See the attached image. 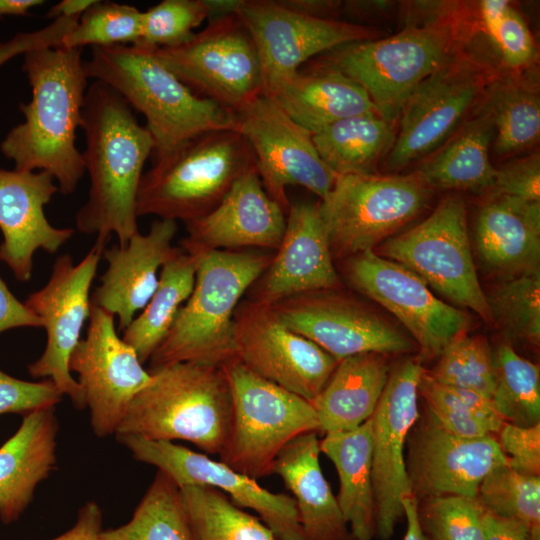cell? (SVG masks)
Wrapping results in <instances>:
<instances>
[{
  "label": "cell",
  "mask_w": 540,
  "mask_h": 540,
  "mask_svg": "<svg viewBox=\"0 0 540 540\" xmlns=\"http://www.w3.org/2000/svg\"><path fill=\"white\" fill-rule=\"evenodd\" d=\"M406 471L417 501L446 495L476 498L482 480L507 465L495 435L462 438L426 414L410 430Z\"/></svg>",
  "instance_id": "obj_22"
},
{
  "label": "cell",
  "mask_w": 540,
  "mask_h": 540,
  "mask_svg": "<svg viewBox=\"0 0 540 540\" xmlns=\"http://www.w3.org/2000/svg\"><path fill=\"white\" fill-rule=\"evenodd\" d=\"M191 255L196 257L194 288L152 353L150 369L179 362L223 367L235 360L234 312L274 256L243 249Z\"/></svg>",
  "instance_id": "obj_5"
},
{
  "label": "cell",
  "mask_w": 540,
  "mask_h": 540,
  "mask_svg": "<svg viewBox=\"0 0 540 540\" xmlns=\"http://www.w3.org/2000/svg\"><path fill=\"white\" fill-rule=\"evenodd\" d=\"M22 70L31 100L19 105L24 121L7 133L0 150L14 162V169L47 172L59 192L70 195L85 173L75 144L88 88L82 49L59 46L29 51L23 55Z\"/></svg>",
  "instance_id": "obj_3"
},
{
  "label": "cell",
  "mask_w": 540,
  "mask_h": 540,
  "mask_svg": "<svg viewBox=\"0 0 540 540\" xmlns=\"http://www.w3.org/2000/svg\"><path fill=\"white\" fill-rule=\"evenodd\" d=\"M477 500L489 513L526 525L540 537V477L503 465L480 483Z\"/></svg>",
  "instance_id": "obj_43"
},
{
  "label": "cell",
  "mask_w": 540,
  "mask_h": 540,
  "mask_svg": "<svg viewBox=\"0 0 540 540\" xmlns=\"http://www.w3.org/2000/svg\"><path fill=\"white\" fill-rule=\"evenodd\" d=\"M19 327H42V322L12 294L0 276V333Z\"/></svg>",
  "instance_id": "obj_52"
},
{
  "label": "cell",
  "mask_w": 540,
  "mask_h": 540,
  "mask_svg": "<svg viewBox=\"0 0 540 540\" xmlns=\"http://www.w3.org/2000/svg\"><path fill=\"white\" fill-rule=\"evenodd\" d=\"M492 120L493 149L509 156L535 145L540 135V93L532 66L521 71L499 68L479 105Z\"/></svg>",
  "instance_id": "obj_33"
},
{
  "label": "cell",
  "mask_w": 540,
  "mask_h": 540,
  "mask_svg": "<svg viewBox=\"0 0 540 540\" xmlns=\"http://www.w3.org/2000/svg\"><path fill=\"white\" fill-rule=\"evenodd\" d=\"M433 189L419 170L337 176L318 202L333 259L374 250L424 210Z\"/></svg>",
  "instance_id": "obj_9"
},
{
  "label": "cell",
  "mask_w": 540,
  "mask_h": 540,
  "mask_svg": "<svg viewBox=\"0 0 540 540\" xmlns=\"http://www.w3.org/2000/svg\"><path fill=\"white\" fill-rule=\"evenodd\" d=\"M418 394L425 401L426 415L458 437L495 435L505 423L491 399L472 391L440 384L426 371L421 376Z\"/></svg>",
  "instance_id": "obj_38"
},
{
  "label": "cell",
  "mask_w": 540,
  "mask_h": 540,
  "mask_svg": "<svg viewBox=\"0 0 540 540\" xmlns=\"http://www.w3.org/2000/svg\"><path fill=\"white\" fill-rule=\"evenodd\" d=\"M208 20L184 44L157 48L155 53L195 94L234 112L262 94L259 53L236 13Z\"/></svg>",
  "instance_id": "obj_12"
},
{
  "label": "cell",
  "mask_w": 540,
  "mask_h": 540,
  "mask_svg": "<svg viewBox=\"0 0 540 540\" xmlns=\"http://www.w3.org/2000/svg\"><path fill=\"white\" fill-rule=\"evenodd\" d=\"M473 43L428 77L408 99L384 159L386 171L393 174L431 154L478 108L499 68Z\"/></svg>",
  "instance_id": "obj_10"
},
{
  "label": "cell",
  "mask_w": 540,
  "mask_h": 540,
  "mask_svg": "<svg viewBox=\"0 0 540 540\" xmlns=\"http://www.w3.org/2000/svg\"><path fill=\"white\" fill-rule=\"evenodd\" d=\"M209 17L206 0H163L143 12L141 35L135 45L153 49L182 45Z\"/></svg>",
  "instance_id": "obj_47"
},
{
  "label": "cell",
  "mask_w": 540,
  "mask_h": 540,
  "mask_svg": "<svg viewBox=\"0 0 540 540\" xmlns=\"http://www.w3.org/2000/svg\"><path fill=\"white\" fill-rule=\"evenodd\" d=\"M474 12L478 30L486 36L502 69L521 71L535 66V39L510 1L482 0L475 5Z\"/></svg>",
  "instance_id": "obj_41"
},
{
  "label": "cell",
  "mask_w": 540,
  "mask_h": 540,
  "mask_svg": "<svg viewBox=\"0 0 540 540\" xmlns=\"http://www.w3.org/2000/svg\"><path fill=\"white\" fill-rule=\"evenodd\" d=\"M241 0H206L210 9V18L236 13Z\"/></svg>",
  "instance_id": "obj_59"
},
{
  "label": "cell",
  "mask_w": 540,
  "mask_h": 540,
  "mask_svg": "<svg viewBox=\"0 0 540 540\" xmlns=\"http://www.w3.org/2000/svg\"><path fill=\"white\" fill-rule=\"evenodd\" d=\"M497 385L492 401L506 423L532 426L540 423L539 366L521 357L509 344L493 355Z\"/></svg>",
  "instance_id": "obj_40"
},
{
  "label": "cell",
  "mask_w": 540,
  "mask_h": 540,
  "mask_svg": "<svg viewBox=\"0 0 540 540\" xmlns=\"http://www.w3.org/2000/svg\"><path fill=\"white\" fill-rule=\"evenodd\" d=\"M233 129L250 144L266 193L286 214L288 186H302L320 200L333 188L337 175L318 155L312 134L270 97L260 94L234 111Z\"/></svg>",
  "instance_id": "obj_14"
},
{
  "label": "cell",
  "mask_w": 540,
  "mask_h": 540,
  "mask_svg": "<svg viewBox=\"0 0 540 540\" xmlns=\"http://www.w3.org/2000/svg\"><path fill=\"white\" fill-rule=\"evenodd\" d=\"M135 459L166 473L179 487L203 484L225 493L240 508L257 512L277 540H304L293 497L273 493L220 461L169 441L116 435Z\"/></svg>",
  "instance_id": "obj_20"
},
{
  "label": "cell",
  "mask_w": 540,
  "mask_h": 540,
  "mask_svg": "<svg viewBox=\"0 0 540 540\" xmlns=\"http://www.w3.org/2000/svg\"><path fill=\"white\" fill-rule=\"evenodd\" d=\"M115 317L91 305L86 337L74 349L69 369L78 375L93 432H116L130 402L152 380L135 350L122 340Z\"/></svg>",
  "instance_id": "obj_19"
},
{
  "label": "cell",
  "mask_w": 540,
  "mask_h": 540,
  "mask_svg": "<svg viewBox=\"0 0 540 540\" xmlns=\"http://www.w3.org/2000/svg\"><path fill=\"white\" fill-rule=\"evenodd\" d=\"M84 68L88 78L107 84L144 115L154 142L152 164L201 134L234 128L232 110L195 94L153 48L135 44L93 47Z\"/></svg>",
  "instance_id": "obj_4"
},
{
  "label": "cell",
  "mask_w": 540,
  "mask_h": 540,
  "mask_svg": "<svg viewBox=\"0 0 540 540\" xmlns=\"http://www.w3.org/2000/svg\"><path fill=\"white\" fill-rule=\"evenodd\" d=\"M143 11L133 5L95 1L64 37L61 46L107 47L136 44L141 35Z\"/></svg>",
  "instance_id": "obj_45"
},
{
  "label": "cell",
  "mask_w": 540,
  "mask_h": 540,
  "mask_svg": "<svg viewBox=\"0 0 540 540\" xmlns=\"http://www.w3.org/2000/svg\"><path fill=\"white\" fill-rule=\"evenodd\" d=\"M102 532V511L94 501L85 503L78 512L75 525L53 540H99Z\"/></svg>",
  "instance_id": "obj_53"
},
{
  "label": "cell",
  "mask_w": 540,
  "mask_h": 540,
  "mask_svg": "<svg viewBox=\"0 0 540 540\" xmlns=\"http://www.w3.org/2000/svg\"><path fill=\"white\" fill-rule=\"evenodd\" d=\"M236 359L247 369L308 401L324 388L339 360L288 328L271 305L241 300L234 312Z\"/></svg>",
  "instance_id": "obj_15"
},
{
  "label": "cell",
  "mask_w": 540,
  "mask_h": 540,
  "mask_svg": "<svg viewBox=\"0 0 540 540\" xmlns=\"http://www.w3.org/2000/svg\"><path fill=\"white\" fill-rule=\"evenodd\" d=\"M376 253L405 266L447 299L493 323L473 261L466 207L460 196L442 199L427 218L383 241Z\"/></svg>",
  "instance_id": "obj_11"
},
{
  "label": "cell",
  "mask_w": 540,
  "mask_h": 540,
  "mask_svg": "<svg viewBox=\"0 0 540 540\" xmlns=\"http://www.w3.org/2000/svg\"><path fill=\"white\" fill-rule=\"evenodd\" d=\"M178 223L154 221L146 234L135 233L126 246L113 245L103 251L107 268L91 295V305L118 318L125 328L142 311L155 292L161 267L179 247L172 246Z\"/></svg>",
  "instance_id": "obj_26"
},
{
  "label": "cell",
  "mask_w": 540,
  "mask_h": 540,
  "mask_svg": "<svg viewBox=\"0 0 540 540\" xmlns=\"http://www.w3.org/2000/svg\"><path fill=\"white\" fill-rule=\"evenodd\" d=\"M102 254L93 246L76 265L69 254L57 257L47 283L24 302L40 318L47 334L45 349L28 365V372L34 378L51 380L77 409L86 408V403L80 384L71 375L69 361L89 319L90 289Z\"/></svg>",
  "instance_id": "obj_13"
},
{
  "label": "cell",
  "mask_w": 540,
  "mask_h": 540,
  "mask_svg": "<svg viewBox=\"0 0 540 540\" xmlns=\"http://www.w3.org/2000/svg\"><path fill=\"white\" fill-rule=\"evenodd\" d=\"M80 128L90 186L87 201L76 213V228L96 234L93 246L102 251L112 235L118 246H126L138 232L137 196L153 139L127 101L100 81L87 88Z\"/></svg>",
  "instance_id": "obj_1"
},
{
  "label": "cell",
  "mask_w": 540,
  "mask_h": 540,
  "mask_svg": "<svg viewBox=\"0 0 540 540\" xmlns=\"http://www.w3.org/2000/svg\"><path fill=\"white\" fill-rule=\"evenodd\" d=\"M44 3L42 0H0V19L5 16H24Z\"/></svg>",
  "instance_id": "obj_58"
},
{
  "label": "cell",
  "mask_w": 540,
  "mask_h": 540,
  "mask_svg": "<svg viewBox=\"0 0 540 540\" xmlns=\"http://www.w3.org/2000/svg\"><path fill=\"white\" fill-rule=\"evenodd\" d=\"M384 354L341 359L321 392L310 401L320 432L353 430L372 417L389 378Z\"/></svg>",
  "instance_id": "obj_31"
},
{
  "label": "cell",
  "mask_w": 540,
  "mask_h": 540,
  "mask_svg": "<svg viewBox=\"0 0 540 540\" xmlns=\"http://www.w3.org/2000/svg\"><path fill=\"white\" fill-rule=\"evenodd\" d=\"M475 242L484 267L504 279L540 271V201L489 195Z\"/></svg>",
  "instance_id": "obj_27"
},
{
  "label": "cell",
  "mask_w": 540,
  "mask_h": 540,
  "mask_svg": "<svg viewBox=\"0 0 540 540\" xmlns=\"http://www.w3.org/2000/svg\"><path fill=\"white\" fill-rule=\"evenodd\" d=\"M421 20L398 33L335 48L323 66L361 85L380 115L394 121L415 90L469 46L477 34L474 11L463 3L433 2Z\"/></svg>",
  "instance_id": "obj_2"
},
{
  "label": "cell",
  "mask_w": 540,
  "mask_h": 540,
  "mask_svg": "<svg viewBox=\"0 0 540 540\" xmlns=\"http://www.w3.org/2000/svg\"><path fill=\"white\" fill-rule=\"evenodd\" d=\"M494 127L478 108L418 169L433 188L489 191L496 168L489 158Z\"/></svg>",
  "instance_id": "obj_34"
},
{
  "label": "cell",
  "mask_w": 540,
  "mask_h": 540,
  "mask_svg": "<svg viewBox=\"0 0 540 540\" xmlns=\"http://www.w3.org/2000/svg\"><path fill=\"white\" fill-rule=\"evenodd\" d=\"M195 276L196 257L181 247L161 267L155 292L122 336L142 364L150 359L169 332L179 309L192 293Z\"/></svg>",
  "instance_id": "obj_36"
},
{
  "label": "cell",
  "mask_w": 540,
  "mask_h": 540,
  "mask_svg": "<svg viewBox=\"0 0 540 540\" xmlns=\"http://www.w3.org/2000/svg\"><path fill=\"white\" fill-rule=\"evenodd\" d=\"M372 444V417L353 430L326 433L319 440L320 453L337 470L340 488L336 499L356 540H372L376 536Z\"/></svg>",
  "instance_id": "obj_32"
},
{
  "label": "cell",
  "mask_w": 540,
  "mask_h": 540,
  "mask_svg": "<svg viewBox=\"0 0 540 540\" xmlns=\"http://www.w3.org/2000/svg\"><path fill=\"white\" fill-rule=\"evenodd\" d=\"M232 410L220 462L252 479L273 474L275 460L291 440L320 432L310 401L247 369L237 359L223 366Z\"/></svg>",
  "instance_id": "obj_8"
},
{
  "label": "cell",
  "mask_w": 540,
  "mask_h": 540,
  "mask_svg": "<svg viewBox=\"0 0 540 540\" xmlns=\"http://www.w3.org/2000/svg\"><path fill=\"white\" fill-rule=\"evenodd\" d=\"M96 0H63L53 5L47 12V17L57 19L61 17H80Z\"/></svg>",
  "instance_id": "obj_57"
},
{
  "label": "cell",
  "mask_w": 540,
  "mask_h": 540,
  "mask_svg": "<svg viewBox=\"0 0 540 540\" xmlns=\"http://www.w3.org/2000/svg\"><path fill=\"white\" fill-rule=\"evenodd\" d=\"M58 422L55 406L23 416L15 434L0 447V519L16 521L33 499L36 486L56 464Z\"/></svg>",
  "instance_id": "obj_28"
},
{
  "label": "cell",
  "mask_w": 540,
  "mask_h": 540,
  "mask_svg": "<svg viewBox=\"0 0 540 540\" xmlns=\"http://www.w3.org/2000/svg\"><path fill=\"white\" fill-rule=\"evenodd\" d=\"M425 369L406 359L389 374L372 415V484L376 506V536L389 540L405 518L402 499L412 495L405 463L410 430L420 417L418 386Z\"/></svg>",
  "instance_id": "obj_17"
},
{
  "label": "cell",
  "mask_w": 540,
  "mask_h": 540,
  "mask_svg": "<svg viewBox=\"0 0 540 540\" xmlns=\"http://www.w3.org/2000/svg\"><path fill=\"white\" fill-rule=\"evenodd\" d=\"M496 440L511 469L539 476L540 423L518 426L505 422L498 431Z\"/></svg>",
  "instance_id": "obj_49"
},
{
  "label": "cell",
  "mask_w": 540,
  "mask_h": 540,
  "mask_svg": "<svg viewBox=\"0 0 540 540\" xmlns=\"http://www.w3.org/2000/svg\"><path fill=\"white\" fill-rule=\"evenodd\" d=\"M487 297L493 322L509 337L540 342V271L504 279Z\"/></svg>",
  "instance_id": "obj_44"
},
{
  "label": "cell",
  "mask_w": 540,
  "mask_h": 540,
  "mask_svg": "<svg viewBox=\"0 0 540 540\" xmlns=\"http://www.w3.org/2000/svg\"><path fill=\"white\" fill-rule=\"evenodd\" d=\"M318 203L289 206L279 248L264 273L252 285V300L273 305L283 299L336 289V272Z\"/></svg>",
  "instance_id": "obj_25"
},
{
  "label": "cell",
  "mask_w": 540,
  "mask_h": 540,
  "mask_svg": "<svg viewBox=\"0 0 540 540\" xmlns=\"http://www.w3.org/2000/svg\"><path fill=\"white\" fill-rule=\"evenodd\" d=\"M286 213L266 193L257 167L242 175L207 215L186 223L181 248L189 254L255 247L277 250Z\"/></svg>",
  "instance_id": "obj_24"
},
{
  "label": "cell",
  "mask_w": 540,
  "mask_h": 540,
  "mask_svg": "<svg viewBox=\"0 0 540 540\" xmlns=\"http://www.w3.org/2000/svg\"><path fill=\"white\" fill-rule=\"evenodd\" d=\"M149 372L151 382L132 399L115 435L184 440L219 455L232 410L224 368L179 362Z\"/></svg>",
  "instance_id": "obj_6"
},
{
  "label": "cell",
  "mask_w": 540,
  "mask_h": 540,
  "mask_svg": "<svg viewBox=\"0 0 540 540\" xmlns=\"http://www.w3.org/2000/svg\"><path fill=\"white\" fill-rule=\"evenodd\" d=\"M331 290L308 292L271 305L281 321L337 360L362 354H398L413 342L358 302Z\"/></svg>",
  "instance_id": "obj_21"
},
{
  "label": "cell",
  "mask_w": 540,
  "mask_h": 540,
  "mask_svg": "<svg viewBox=\"0 0 540 540\" xmlns=\"http://www.w3.org/2000/svg\"><path fill=\"white\" fill-rule=\"evenodd\" d=\"M236 14L251 33L259 53L262 93L321 52L374 40L379 35L376 29L354 22L296 12L279 0H241Z\"/></svg>",
  "instance_id": "obj_18"
},
{
  "label": "cell",
  "mask_w": 540,
  "mask_h": 540,
  "mask_svg": "<svg viewBox=\"0 0 540 540\" xmlns=\"http://www.w3.org/2000/svg\"><path fill=\"white\" fill-rule=\"evenodd\" d=\"M489 195H505L528 201H540V157L531 154L496 168Z\"/></svg>",
  "instance_id": "obj_50"
},
{
  "label": "cell",
  "mask_w": 540,
  "mask_h": 540,
  "mask_svg": "<svg viewBox=\"0 0 540 540\" xmlns=\"http://www.w3.org/2000/svg\"><path fill=\"white\" fill-rule=\"evenodd\" d=\"M402 505L407 520V529L403 540H428L419 522L416 497L413 494L404 497Z\"/></svg>",
  "instance_id": "obj_56"
},
{
  "label": "cell",
  "mask_w": 540,
  "mask_h": 540,
  "mask_svg": "<svg viewBox=\"0 0 540 540\" xmlns=\"http://www.w3.org/2000/svg\"><path fill=\"white\" fill-rule=\"evenodd\" d=\"M62 394L49 379L29 382L14 378L0 370V415L6 413L27 414L55 406Z\"/></svg>",
  "instance_id": "obj_48"
},
{
  "label": "cell",
  "mask_w": 540,
  "mask_h": 540,
  "mask_svg": "<svg viewBox=\"0 0 540 540\" xmlns=\"http://www.w3.org/2000/svg\"><path fill=\"white\" fill-rule=\"evenodd\" d=\"M262 94L311 134L342 119L380 115L361 85L327 66L311 72L297 71Z\"/></svg>",
  "instance_id": "obj_29"
},
{
  "label": "cell",
  "mask_w": 540,
  "mask_h": 540,
  "mask_svg": "<svg viewBox=\"0 0 540 540\" xmlns=\"http://www.w3.org/2000/svg\"><path fill=\"white\" fill-rule=\"evenodd\" d=\"M190 540H276L261 520L235 505L219 489L180 486Z\"/></svg>",
  "instance_id": "obj_37"
},
{
  "label": "cell",
  "mask_w": 540,
  "mask_h": 540,
  "mask_svg": "<svg viewBox=\"0 0 540 540\" xmlns=\"http://www.w3.org/2000/svg\"><path fill=\"white\" fill-rule=\"evenodd\" d=\"M57 192L47 172L0 168V261L18 281L31 279L37 250L54 254L75 233L73 228L54 227L45 215L44 207Z\"/></svg>",
  "instance_id": "obj_23"
},
{
  "label": "cell",
  "mask_w": 540,
  "mask_h": 540,
  "mask_svg": "<svg viewBox=\"0 0 540 540\" xmlns=\"http://www.w3.org/2000/svg\"><path fill=\"white\" fill-rule=\"evenodd\" d=\"M351 285L392 313L412 334L423 357H438L470 328L469 316L441 301L405 266L367 250L343 259Z\"/></svg>",
  "instance_id": "obj_16"
},
{
  "label": "cell",
  "mask_w": 540,
  "mask_h": 540,
  "mask_svg": "<svg viewBox=\"0 0 540 540\" xmlns=\"http://www.w3.org/2000/svg\"><path fill=\"white\" fill-rule=\"evenodd\" d=\"M248 141L234 129L201 134L141 178L137 214L185 224L211 212L233 184L256 168Z\"/></svg>",
  "instance_id": "obj_7"
},
{
  "label": "cell",
  "mask_w": 540,
  "mask_h": 540,
  "mask_svg": "<svg viewBox=\"0 0 540 540\" xmlns=\"http://www.w3.org/2000/svg\"><path fill=\"white\" fill-rule=\"evenodd\" d=\"M80 17H61L31 32H21L0 42V67L18 55L49 47H59L64 37L75 27Z\"/></svg>",
  "instance_id": "obj_51"
},
{
  "label": "cell",
  "mask_w": 540,
  "mask_h": 540,
  "mask_svg": "<svg viewBox=\"0 0 540 540\" xmlns=\"http://www.w3.org/2000/svg\"><path fill=\"white\" fill-rule=\"evenodd\" d=\"M484 540H540L523 523L502 518L486 511Z\"/></svg>",
  "instance_id": "obj_54"
},
{
  "label": "cell",
  "mask_w": 540,
  "mask_h": 540,
  "mask_svg": "<svg viewBox=\"0 0 540 540\" xmlns=\"http://www.w3.org/2000/svg\"><path fill=\"white\" fill-rule=\"evenodd\" d=\"M317 432L291 440L278 454V474L294 495L304 540H356L346 523L319 462Z\"/></svg>",
  "instance_id": "obj_30"
},
{
  "label": "cell",
  "mask_w": 540,
  "mask_h": 540,
  "mask_svg": "<svg viewBox=\"0 0 540 540\" xmlns=\"http://www.w3.org/2000/svg\"><path fill=\"white\" fill-rule=\"evenodd\" d=\"M426 373L436 382L478 393L492 400L497 385L494 357L487 340L463 333L440 353Z\"/></svg>",
  "instance_id": "obj_42"
},
{
  "label": "cell",
  "mask_w": 540,
  "mask_h": 540,
  "mask_svg": "<svg viewBox=\"0 0 540 540\" xmlns=\"http://www.w3.org/2000/svg\"><path fill=\"white\" fill-rule=\"evenodd\" d=\"M418 502V517L428 540H484L486 510L477 498L446 495Z\"/></svg>",
  "instance_id": "obj_46"
},
{
  "label": "cell",
  "mask_w": 540,
  "mask_h": 540,
  "mask_svg": "<svg viewBox=\"0 0 540 540\" xmlns=\"http://www.w3.org/2000/svg\"><path fill=\"white\" fill-rule=\"evenodd\" d=\"M296 12L322 19H336L343 11V1L335 0H279Z\"/></svg>",
  "instance_id": "obj_55"
},
{
  "label": "cell",
  "mask_w": 540,
  "mask_h": 540,
  "mask_svg": "<svg viewBox=\"0 0 540 540\" xmlns=\"http://www.w3.org/2000/svg\"><path fill=\"white\" fill-rule=\"evenodd\" d=\"M99 540H190L179 486L158 470L131 520L102 530Z\"/></svg>",
  "instance_id": "obj_39"
},
{
  "label": "cell",
  "mask_w": 540,
  "mask_h": 540,
  "mask_svg": "<svg viewBox=\"0 0 540 540\" xmlns=\"http://www.w3.org/2000/svg\"><path fill=\"white\" fill-rule=\"evenodd\" d=\"M396 136L394 121L379 114L359 115L334 122L312 134L322 161L337 175L376 174Z\"/></svg>",
  "instance_id": "obj_35"
}]
</instances>
